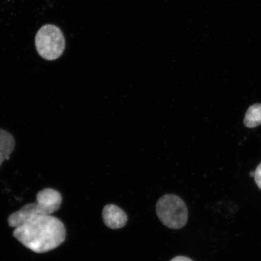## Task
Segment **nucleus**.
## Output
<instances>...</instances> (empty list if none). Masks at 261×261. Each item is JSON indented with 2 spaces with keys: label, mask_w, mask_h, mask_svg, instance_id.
I'll return each instance as SVG.
<instances>
[{
  "label": "nucleus",
  "mask_w": 261,
  "mask_h": 261,
  "mask_svg": "<svg viewBox=\"0 0 261 261\" xmlns=\"http://www.w3.org/2000/svg\"><path fill=\"white\" fill-rule=\"evenodd\" d=\"M245 126L253 128L261 125V104L255 103L247 110L244 119Z\"/></svg>",
  "instance_id": "7"
},
{
  "label": "nucleus",
  "mask_w": 261,
  "mask_h": 261,
  "mask_svg": "<svg viewBox=\"0 0 261 261\" xmlns=\"http://www.w3.org/2000/svg\"><path fill=\"white\" fill-rule=\"evenodd\" d=\"M65 236L63 222L51 215L35 218L15 228L14 231L16 240L37 253L56 249L64 242Z\"/></svg>",
  "instance_id": "1"
},
{
  "label": "nucleus",
  "mask_w": 261,
  "mask_h": 261,
  "mask_svg": "<svg viewBox=\"0 0 261 261\" xmlns=\"http://www.w3.org/2000/svg\"><path fill=\"white\" fill-rule=\"evenodd\" d=\"M15 146V139L11 134L0 129V166L5 160L9 159Z\"/></svg>",
  "instance_id": "6"
},
{
  "label": "nucleus",
  "mask_w": 261,
  "mask_h": 261,
  "mask_svg": "<svg viewBox=\"0 0 261 261\" xmlns=\"http://www.w3.org/2000/svg\"><path fill=\"white\" fill-rule=\"evenodd\" d=\"M61 203L60 192L54 189H44L37 194L35 203L26 204L10 215L8 224L16 228L35 218L51 215L60 208Z\"/></svg>",
  "instance_id": "2"
},
{
  "label": "nucleus",
  "mask_w": 261,
  "mask_h": 261,
  "mask_svg": "<svg viewBox=\"0 0 261 261\" xmlns=\"http://www.w3.org/2000/svg\"><path fill=\"white\" fill-rule=\"evenodd\" d=\"M254 178L257 187L261 189V163L254 171Z\"/></svg>",
  "instance_id": "8"
},
{
  "label": "nucleus",
  "mask_w": 261,
  "mask_h": 261,
  "mask_svg": "<svg viewBox=\"0 0 261 261\" xmlns=\"http://www.w3.org/2000/svg\"><path fill=\"white\" fill-rule=\"evenodd\" d=\"M104 223L112 229H119L125 226L128 217L122 208L115 204H108L102 211Z\"/></svg>",
  "instance_id": "5"
},
{
  "label": "nucleus",
  "mask_w": 261,
  "mask_h": 261,
  "mask_svg": "<svg viewBox=\"0 0 261 261\" xmlns=\"http://www.w3.org/2000/svg\"><path fill=\"white\" fill-rule=\"evenodd\" d=\"M35 42L39 55L48 61L57 60L63 55L65 47L63 32L52 24L45 25L39 29Z\"/></svg>",
  "instance_id": "4"
},
{
  "label": "nucleus",
  "mask_w": 261,
  "mask_h": 261,
  "mask_svg": "<svg viewBox=\"0 0 261 261\" xmlns=\"http://www.w3.org/2000/svg\"><path fill=\"white\" fill-rule=\"evenodd\" d=\"M250 177H254V172H250Z\"/></svg>",
  "instance_id": "10"
},
{
  "label": "nucleus",
  "mask_w": 261,
  "mask_h": 261,
  "mask_svg": "<svg viewBox=\"0 0 261 261\" xmlns=\"http://www.w3.org/2000/svg\"><path fill=\"white\" fill-rule=\"evenodd\" d=\"M170 261H194L187 256H178L173 258Z\"/></svg>",
  "instance_id": "9"
},
{
  "label": "nucleus",
  "mask_w": 261,
  "mask_h": 261,
  "mask_svg": "<svg viewBox=\"0 0 261 261\" xmlns=\"http://www.w3.org/2000/svg\"><path fill=\"white\" fill-rule=\"evenodd\" d=\"M156 213L162 223L172 229L184 227L188 220L187 205L181 198L174 194H166L159 199Z\"/></svg>",
  "instance_id": "3"
}]
</instances>
